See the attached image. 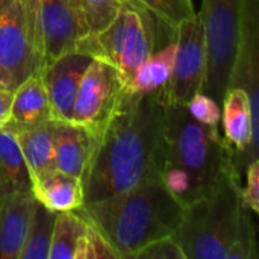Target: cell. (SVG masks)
<instances>
[{"label":"cell","instance_id":"obj_20","mask_svg":"<svg viewBox=\"0 0 259 259\" xmlns=\"http://www.w3.org/2000/svg\"><path fill=\"white\" fill-rule=\"evenodd\" d=\"M88 225L77 211L56 212L49 259H76Z\"/></svg>","mask_w":259,"mask_h":259},{"label":"cell","instance_id":"obj_26","mask_svg":"<svg viewBox=\"0 0 259 259\" xmlns=\"http://www.w3.org/2000/svg\"><path fill=\"white\" fill-rule=\"evenodd\" d=\"M138 259H187L181 246L173 237L161 238L158 241L150 243L138 253L134 255Z\"/></svg>","mask_w":259,"mask_h":259},{"label":"cell","instance_id":"obj_30","mask_svg":"<svg viewBox=\"0 0 259 259\" xmlns=\"http://www.w3.org/2000/svg\"><path fill=\"white\" fill-rule=\"evenodd\" d=\"M138 0H115V3L118 6H123V5H132V3H137Z\"/></svg>","mask_w":259,"mask_h":259},{"label":"cell","instance_id":"obj_24","mask_svg":"<svg viewBox=\"0 0 259 259\" xmlns=\"http://www.w3.org/2000/svg\"><path fill=\"white\" fill-rule=\"evenodd\" d=\"M82 8L87 15L90 30L93 33L105 29L118 11L115 0H80Z\"/></svg>","mask_w":259,"mask_h":259},{"label":"cell","instance_id":"obj_29","mask_svg":"<svg viewBox=\"0 0 259 259\" xmlns=\"http://www.w3.org/2000/svg\"><path fill=\"white\" fill-rule=\"evenodd\" d=\"M0 88H8V90H11L9 88V85H8V82H6V79H5V76H3V73L0 71Z\"/></svg>","mask_w":259,"mask_h":259},{"label":"cell","instance_id":"obj_19","mask_svg":"<svg viewBox=\"0 0 259 259\" xmlns=\"http://www.w3.org/2000/svg\"><path fill=\"white\" fill-rule=\"evenodd\" d=\"M175 55L176 39H171L147 58V61L137 70L126 90L137 94H150L165 88L173 71Z\"/></svg>","mask_w":259,"mask_h":259},{"label":"cell","instance_id":"obj_27","mask_svg":"<svg viewBox=\"0 0 259 259\" xmlns=\"http://www.w3.org/2000/svg\"><path fill=\"white\" fill-rule=\"evenodd\" d=\"M241 197L244 206L258 214L259 212V161L253 159L246 167V187H241Z\"/></svg>","mask_w":259,"mask_h":259},{"label":"cell","instance_id":"obj_15","mask_svg":"<svg viewBox=\"0 0 259 259\" xmlns=\"http://www.w3.org/2000/svg\"><path fill=\"white\" fill-rule=\"evenodd\" d=\"M11 127L17 135L23 158L26 161L33 184L56 170L50 120L24 127H15L11 124Z\"/></svg>","mask_w":259,"mask_h":259},{"label":"cell","instance_id":"obj_16","mask_svg":"<svg viewBox=\"0 0 259 259\" xmlns=\"http://www.w3.org/2000/svg\"><path fill=\"white\" fill-rule=\"evenodd\" d=\"M50 118L52 111L47 90L41 73H35L14 90L9 123L15 127H24L49 121Z\"/></svg>","mask_w":259,"mask_h":259},{"label":"cell","instance_id":"obj_21","mask_svg":"<svg viewBox=\"0 0 259 259\" xmlns=\"http://www.w3.org/2000/svg\"><path fill=\"white\" fill-rule=\"evenodd\" d=\"M56 212L36 200L20 259H49Z\"/></svg>","mask_w":259,"mask_h":259},{"label":"cell","instance_id":"obj_4","mask_svg":"<svg viewBox=\"0 0 259 259\" xmlns=\"http://www.w3.org/2000/svg\"><path fill=\"white\" fill-rule=\"evenodd\" d=\"M165 167L184 171L193 182L199 200L209 196L229 175H238L235 150L219 132V126L194 120L185 103L164 102Z\"/></svg>","mask_w":259,"mask_h":259},{"label":"cell","instance_id":"obj_9","mask_svg":"<svg viewBox=\"0 0 259 259\" xmlns=\"http://www.w3.org/2000/svg\"><path fill=\"white\" fill-rule=\"evenodd\" d=\"M124 90L118 70L102 58H93L80 80L71 121L96 135L115 111Z\"/></svg>","mask_w":259,"mask_h":259},{"label":"cell","instance_id":"obj_23","mask_svg":"<svg viewBox=\"0 0 259 259\" xmlns=\"http://www.w3.org/2000/svg\"><path fill=\"white\" fill-rule=\"evenodd\" d=\"M76 259H121L106 238L90 223Z\"/></svg>","mask_w":259,"mask_h":259},{"label":"cell","instance_id":"obj_8","mask_svg":"<svg viewBox=\"0 0 259 259\" xmlns=\"http://www.w3.org/2000/svg\"><path fill=\"white\" fill-rule=\"evenodd\" d=\"M175 65L162 94L164 102L187 103L202 91L206 77V38L200 14L181 21L175 29Z\"/></svg>","mask_w":259,"mask_h":259},{"label":"cell","instance_id":"obj_14","mask_svg":"<svg viewBox=\"0 0 259 259\" xmlns=\"http://www.w3.org/2000/svg\"><path fill=\"white\" fill-rule=\"evenodd\" d=\"M50 129L56 170L80 179L90 158L93 134L77 123L53 118H50Z\"/></svg>","mask_w":259,"mask_h":259},{"label":"cell","instance_id":"obj_11","mask_svg":"<svg viewBox=\"0 0 259 259\" xmlns=\"http://www.w3.org/2000/svg\"><path fill=\"white\" fill-rule=\"evenodd\" d=\"M91 61L93 56L76 50L61 55L42 68L41 76L53 120L71 121L79 85Z\"/></svg>","mask_w":259,"mask_h":259},{"label":"cell","instance_id":"obj_10","mask_svg":"<svg viewBox=\"0 0 259 259\" xmlns=\"http://www.w3.org/2000/svg\"><path fill=\"white\" fill-rule=\"evenodd\" d=\"M35 8L44 67L61 55L76 52L93 33L80 0H35Z\"/></svg>","mask_w":259,"mask_h":259},{"label":"cell","instance_id":"obj_2","mask_svg":"<svg viewBox=\"0 0 259 259\" xmlns=\"http://www.w3.org/2000/svg\"><path fill=\"white\" fill-rule=\"evenodd\" d=\"M120 255L134 258L141 249L179 229L185 208L161 181H153L118 196L83 203L76 209Z\"/></svg>","mask_w":259,"mask_h":259},{"label":"cell","instance_id":"obj_3","mask_svg":"<svg viewBox=\"0 0 259 259\" xmlns=\"http://www.w3.org/2000/svg\"><path fill=\"white\" fill-rule=\"evenodd\" d=\"M173 238L187 259H258L256 235L238 175L185 208Z\"/></svg>","mask_w":259,"mask_h":259},{"label":"cell","instance_id":"obj_13","mask_svg":"<svg viewBox=\"0 0 259 259\" xmlns=\"http://www.w3.org/2000/svg\"><path fill=\"white\" fill-rule=\"evenodd\" d=\"M35 203L33 191L0 197V259H20Z\"/></svg>","mask_w":259,"mask_h":259},{"label":"cell","instance_id":"obj_18","mask_svg":"<svg viewBox=\"0 0 259 259\" xmlns=\"http://www.w3.org/2000/svg\"><path fill=\"white\" fill-rule=\"evenodd\" d=\"M33 194L39 203L55 212L76 211L83 205L80 179L59 170H55L36 181L33 184Z\"/></svg>","mask_w":259,"mask_h":259},{"label":"cell","instance_id":"obj_5","mask_svg":"<svg viewBox=\"0 0 259 259\" xmlns=\"http://www.w3.org/2000/svg\"><path fill=\"white\" fill-rule=\"evenodd\" d=\"M162 27L167 26L140 2L123 5L105 29L80 42L77 52L111 62L127 88L137 70L159 49Z\"/></svg>","mask_w":259,"mask_h":259},{"label":"cell","instance_id":"obj_12","mask_svg":"<svg viewBox=\"0 0 259 259\" xmlns=\"http://www.w3.org/2000/svg\"><path fill=\"white\" fill-rule=\"evenodd\" d=\"M259 77V0H240L238 53L231 77V87L247 91L253 111L258 109Z\"/></svg>","mask_w":259,"mask_h":259},{"label":"cell","instance_id":"obj_17","mask_svg":"<svg viewBox=\"0 0 259 259\" xmlns=\"http://www.w3.org/2000/svg\"><path fill=\"white\" fill-rule=\"evenodd\" d=\"M33 191V182L17 135L8 123L0 129V197Z\"/></svg>","mask_w":259,"mask_h":259},{"label":"cell","instance_id":"obj_28","mask_svg":"<svg viewBox=\"0 0 259 259\" xmlns=\"http://www.w3.org/2000/svg\"><path fill=\"white\" fill-rule=\"evenodd\" d=\"M12 99H14V90L0 88V129L6 126L11 120Z\"/></svg>","mask_w":259,"mask_h":259},{"label":"cell","instance_id":"obj_7","mask_svg":"<svg viewBox=\"0 0 259 259\" xmlns=\"http://www.w3.org/2000/svg\"><path fill=\"white\" fill-rule=\"evenodd\" d=\"M199 14L206 38V77L202 93L222 105L238 53L240 0H202Z\"/></svg>","mask_w":259,"mask_h":259},{"label":"cell","instance_id":"obj_6","mask_svg":"<svg viewBox=\"0 0 259 259\" xmlns=\"http://www.w3.org/2000/svg\"><path fill=\"white\" fill-rule=\"evenodd\" d=\"M42 67L35 0H0V71L9 88Z\"/></svg>","mask_w":259,"mask_h":259},{"label":"cell","instance_id":"obj_22","mask_svg":"<svg viewBox=\"0 0 259 259\" xmlns=\"http://www.w3.org/2000/svg\"><path fill=\"white\" fill-rule=\"evenodd\" d=\"M144 8H147L161 23L170 29L193 17L196 14L191 0H138Z\"/></svg>","mask_w":259,"mask_h":259},{"label":"cell","instance_id":"obj_1","mask_svg":"<svg viewBox=\"0 0 259 259\" xmlns=\"http://www.w3.org/2000/svg\"><path fill=\"white\" fill-rule=\"evenodd\" d=\"M162 90L150 94L124 90L109 120L93 135L80 178L83 203L161 181L167 156Z\"/></svg>","mask_w":259,"mask_h":259},{"label":"cell","instance_id":"obj_25","mask_svg":"<svg viewBox=\"0 0 259 259\" xmlns=\"http://www.w3.org/2000/svg\"><path fill=\"white\" fill-rule=\"evenodd\" d=\"M185 105L190 115L199 123L208 126H219L222 120V109L220 105L211 96L199 91Z\"/></svg>","mask_w":259,"mask_h":259}]
</instances>
